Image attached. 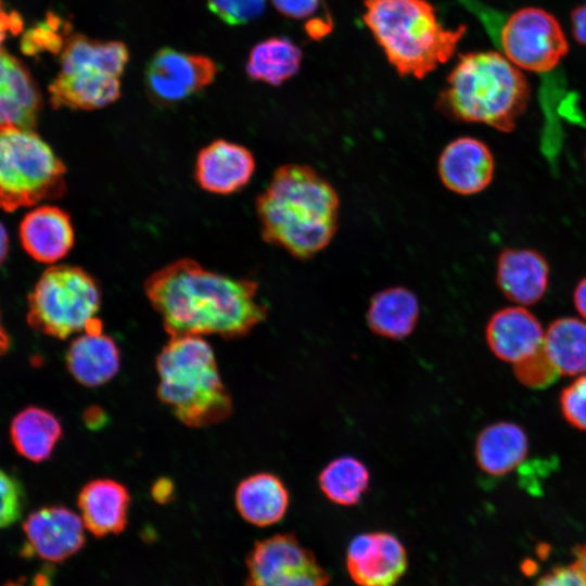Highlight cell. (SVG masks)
Listing matches in <instances>:
<instances>
[{"instance_id":"6da1fadb","label":"cell","mask_w":586,"mask_h":586,"mask_svg":"<svg viewBox=\"0 0 586 586\" xmlns=\"http://www.w3.org/2000/svg\"><path fill=\"white\" fill-rule=\"evenodd\" d=\"M144 292L170 337L219 335L239 339L266 320L258 283L208 270L180 258L154 271Z\"/></svg>"},{"instance_id":"7a4b0ae2","label":"cell","mask_w":586,"mask_h":586,"mask_svg":"<svg viewBox=\"0 0 586 586\" xmlns=\"http://www.w3.org/2000/svg\"><path fill=\"white\" fill-rule=\"evenodd\" d=\"M340 198L316 169L304 164L278 167L256 198L262 238L306 260L326 249L339 228Z\"/></svg>"},{"instance_id":"3957f363","label":"cell","mask_w":586,"mask_h":586,"mask_svg":"<svg viewBox=\"0 0 586 586\" xmlns=\"http://www.w3.org/2000/svg\"><path fill=\"white\" fill-rule=\"evenodd\" d=\"M530 92L520 68L502 53L470 52L460 55L447 76L436 107L453 120L509 132L524 113Z\"/></svg>"},{"instance_id":"277c9868","label":"cell","mask_w":586,"mask_h":586,"mask_svg":"<svg viewBox=\"0 0 586 586\" xmlns=\"http://www.w3.org/2000/svg\"><path fill=\"white\" fill-rule=\"evenodd\" d=\"M364 22L397 73L419 79L453 56L466 31L445 28L426 0H365Z\"/></svg>"},{"instance_id":"5b68a950","label":"cell","mask_w":586,"mask_h":586,"mask_svg":"<svg viewBox=\"0 0 586 586\" xmlns=\"http://www.w3.org/2000/svg\"><path fill=\"white\" fill-rule=\"evenodd\" d=\"M157 396L192 428L220 423L233 412L212 346L202 336H175L156 358Z\"/></svg>"},{"instance_id":"8992f818","label":"cell","mask_w":586,"mask_h":586,"mask_svg":"<svg viewBox=\"0 0 586 586\" xmlns=\"http://www.w3.org/2000/svg\"><path fill=\"white\" fill-rule=\"evenodd\" d=\"M66 167L34 129L0 131V209L13 212L66 192Z\"/></svg>"},{"instance_id":"52a82bcc","label":"cell","mask_w":586,"mask_h":586,"mask_svg":"<svg viewBox=\"0 0 586 586\" xmlns=\"http://www.w3.org/2000/svg\"><path fill=\"white\" fill-rule=\"evenodd\" d=\"M101 289L85 269L72 265L48 268L28 295L27 322L44 335L67 339L85 331L101 307Z\"/></svg>"},{"instance_id":"ba28073f","label":"cell","mask_w":586,"mask_h":586,"mask_svg":"<svg viewBox=\"0 0 586 586\" xmlns=\"http://www.w3.org/2000/svg\"><path fill=\"white\" fill-rule=\"evenodd\" d=\"M472 11H479L497 25L492 10L476 0H461ZM502 54L518 68L549 74L568 52L565 35L553 15L538 8H523L507 18H500L497 29H489Z\"/></svg>"},{"instance_id":"9c48e42d","label":"cell","mask_w":586,"mask_h":586,"mask_svg":"<svg viewBox=\"0 0 586 586\" xmlns=\"http://www.w3.org/2000/svg\"><path fill=\"white\" fill-rule=\"evenodd\" d=\"M243 586H327L329 573L293 533L255 542Z\"/></svg>"},{"instance_id":"30bf717a","label":"cell","mask_w":586,"mask_h":586,"mask_svg":"<svg viewBox=\"0 0 586 586\" xmlns=\"http://www.w3.org/2000/svg\"><path fill=\"white\" fill-rule=\"evenodd\" d=\"M217 73L218 65L206 55L163 48L149 61L144 84L155 104L170 106L202 92Z\"/></svg>"},{"instance_id":"8fae6325","label":"cell","mask_w":586,"mask_h":586,"mask_svg":"<svg viewBox=\"0 0 586 586\" xmlns=\"http://www.w3.org/2000/svg\"><path fill=\"white\" fill-rule=\"evenodd\" d=\"M407 565L406 548L387 532L361 533L346 550V569L358 586H394Z\"/></svg>"},{"instance_id":"7c38bea8","label":"cell","mask_w":586,"mask_h":586,"mask_svg":"<svg viewBox=\"0 0 586 586\" xmlns=\"http://www.w3.org/2000/svg\"><path fill=\"white\" fill-rule=\"evenodd\" d=\"M24 551L48 562H63L86 544L84 522L63 506H49L30 513L23 524Z\"/></svg>"},{"instance_id":"4fadbf2b","label":"cell","mask_w":586,"mask_h":586,"mask_svg":"<svg viewBox=\"0 0 586 586\" xmlns=\"http://www.w3.org/2000/svg\"><path fill=\"white\" fill-rule=\"evenodd\" d=\"M442 183L451 192L472 195L485 190L493 180L495 160L489 148L473 137L450 141L437 162Z\"/></svg>"},{"instance_id":"5bb4252c","label":"cell","mask_w":586,"mask_h":586,"mask_svg":"<svg viewBox=\"0 0 586 586\" xmlns=\"http://www.w3.org/2000/svg\"><path fill=\"white\" fill-rule=\"evenodd\" d=\"M42 95L25 64L0 48V131L34 129L42 110Z\"/></svg>"},{"instance_id":"9a60e30c","label":"cell","mask_w":586,"mask_h":586,"mask_svg":"<svg viewBox=\"0 0 586 586\" xmlns=\"http://www.w3.org/2000/svg\"><path fill=\"white\" fill-rule=\"evenodd\" d=\"M255 166L254 155L249 149L218 139L199 152L194 174L203 190L231 194L249 183Z\"/></svg>"},{"instance_id":"2e32d148","label":"cell","mask_w":586,"mask_h":586,"mask_svg":"<svg viewBox=\"0 0 586 586\" xmlns=\"http://www.w3.org/2000/svg\"><path fill=\"white\" fill-rule=\"evenodd\" d=\"M18 233L25 252L43 264L64 258L75 242L71 216L53 205H41L28 212L21 221Z\"/></svg>"},{"instance_id":"e0dca14e","label":"cell","mask_w":586,"mask_h":586,"mask_svg":"<svg viewBox=\"0 0 586 586\" xmlns=\"http://www.w3.org/2000/svg\"><path fill=\"white\" fill-rule=\"evenodd\" d=\"M545 330L539 320L523 306L496 311L488 320L485 339L492 353L502 361L515 364L538 351Z\"/></svg>"},{"instance_id":"ac0fdd59","label":"cell","mask_w":586,"mask_h":586,"mask_svg":"<svg viewBox=\"0 0 586 586\" xmlns=\"http://www.w3.org/2000/svg\"><path fill=\"white\" fill-rule=\"evenodd\" d=\"M496 281L501 293L521 306L538 303L549 281L546 258L530 249H506L497 259Z\"/></svg>"},{"instance_id":"d6986e66","label":"cell","mask_w":586,"mask_h":586,"mask_svg":"<svg viewBox=\"0 0 586 586\" xmlns=\"http://www.w3.org/2000/svg\"><path fill=\"white\" fill-rule=\"evenodd\" d=\"M77 506L87 531L94 537L122 533L128 523L130 494L112 479H95L82 486Z\"/></svg>"},{"instance_id":"ffe728a7","label":"cell","mask_w":586,"mask_h":586,"mask_svg":"<svg viewBox=\"0 0 586 586\" xmlns=\"http://www.w3.org/2000/svg\"><path fill=\"white\" fill-rule=\"evenodd\" d=\"M49 94L55 110H99L119 98L120 80L89 69H60L49 86Z\"/></svg>"},{"instance_id":"44dd1931","label":"cell","mask_w":586,"mask_h":586,"mask_svg":"<svg viewBox=\"0 0 586 586\" xmlns=\"http://www.w3.org/2000/svg\"><path fill=\"white\" fill-rule=\"evenodd\" d=\"M65 361L78 383L94 387L109 382L118 372L120 352L111 336L102 332H84L71 342Z\"/></svg>"},{"instance_id":"7402d4cb","label":"cell","mask_w":586,"mask_h":586,"mask_svg":"<svg viewBox=\"0 0 586 586\" xmlns=\"http://www.w3.org/2000/svg\"><path fill=\"white\" fill-rule=\"evenodd\" d=\"M420 318L417 295L405 286H390L374 293L368 305L369 330L383 339L400 341L416 329Z\"/></svg>"},{"instance_id":"603a6c76","label":"cell","mask_w":586,"mask_h":586,"mask_svg":"<svg viewBox=\"0 0 586 586\" xmlns=\"http://www.w3.org/2000/svg\"><path fill=\"white\" fill-rule=\"evenodd\" d=\"M528 451L525 431L509 421L485 426L476 436L474 457L477 467L488 475L502 476L520 466Z\"/></svg>"},{"instance_id":"cb8c5ba5","label":"cell","mask_w":586,"mask_h":586,"mask_svg":"<svg viewBox=\"0 0 586 586\" xmlns=\"http://www.w3.org/2000/svg\"><path fill=\"white\" fill-rule=\"evenodd\" d=\"M234 500L238 512L246 522L256 526H269L285 515L290 495L279 476L259 472L240 482Z\"/></svg>"},{"instance_id":"d4e9b609","label":"cell","mask_w":586,"mask_h":586,"mask_svg":"<svg viewBox=\"0 0 586 586\" xmlns=\"http://www.w3.org/2000/svg\"><path fill=\"white\" fill-rule=\"evenodd\" d=\"M10 436L20 455L40 462L51 456L62 436V425L52 412L30 406L13 418Z\"/></svg>"},{"instance_id":"484cf974","label":"cell","mask_w":586,"mask_h":586,"mask_svg":"<svg viewBox=\"0 0 586 586\" xmlns=\"http://www.w3.org/2000/svg\"><path fill=\"white\" fill-rule=\"evenodd\" d=\"M61 52L60 69H89L118 78L129 60L124 42L94 40L81 34L71 36Z\"/></svg>"},{"instance_id":"4316f807","label":"cell","mask_w":586,"mask_h":586,"mask_svg":"<svg viewBox=\"0 0 586 586\" xmlns=\"http://www.w3.org/2000/svg\"><path fill=\"white\" fill-rule=\"evenodd\" d=\"M302 58V50L291 39L270 37L252 48L246 74L253 80L280 86L298 72Z\"/></svg>"},{"instance_id":"83f0119b","label":"cell","mask_w":586,"mask_h":586,"mask_svg":"<svg viewBox=\"0 0 586 586\" xmlns=\"http://www.w3.org/2000/svg\"><path fill=\"white\" fill-rule=\"evenodd\" d=\"M543 346L559 374L586 372V322L574 317L556 319L545 331Z\"/></svg>"},{"instance_id":"f1b7e54d","label":"cell","mask_w":586,"mask_h":586,"mask_svg":"<svg viewBox=\"0 0 586 586\" xmlns=\"http://www.w3.org/2000/svg\"><path fill=\"white\" fill-rule=\"evenodd\" d=\"M370 471L354 456L332 459L318 474V486L324 497L339 506L359 504L370 486Z\"/></svg>"},{"instance_id":"f546056e","label":"cell","mask_w":586,"mask_h":586,"mask_svg":"<svg viewBox=\"0 0 586 586\" xmlns=\"http://www.w3.org/2000/svg\"><path fill=\"white\" fill-rule=\"evenodd\" d=\"M513 372L522 384L534 388L549 385L559 375L544 346L527 358L513 364Z\"/></svg>"},{"instance_id":"4dcf8cb0","label":"cell","mask_w":586,"mask_h":586,"mask_svg":"<svg viewBox=\"0 0 586 586\" xmlns=\"http://www.w3.org/2000/svg\"><path fill=\"white\" fill-rule=\"evenodd\" d=\"M266 0H207L208 9L228 25H244L258 17Z\"/></svg>"},{"instance_id":"1f68e13d","label":"cell","mask_w":586,"mask_h":586,"mask_svg":"<svg viewBox=\"0 0 586 586\" xmlns=\"http://www.w3.org/2000/svg\"><path fill=\"white\" fill-rule=\"evenodd\" d=\"M24 507L25 493L22 484L0 469V528L18 521Z\"/></svg>"},{"instance_id":"d6a6232c","label":"cell","mask_w":586,"mask_h":586,"mask_svg":"<svg viewBox=\"0 0 586 586\" xmlns=\"http://www.w3.org/2000/svg\"><path fill=\"white\" fill-rule=\"evenodd\" d=\"M560 407L564 419L572 426L586 432V373L562 390Z\"/></svg>"},{"instance_id":"836d02e7","label":"cell","mask_w":586,"mask_h":586,"mask_svg":"<svg viewBox=\"0 0 586 586\" xmlns=\"http://www.w3.org/2000/svg\"><path fill=\"white\" fill-rule=\"evenodd\" d=\"M65 23L60 17L50 16L44 23L30 30L24 40V49L34 53L37 51L59 52L65 44L61 28Z\"/></svg>"},{"instance_id":"e575fe53","label":"cell","mask_w":586,"mask_h":586,"mask_svg":"<svg viewBox=\"0 0 586 586\" xmlns=\"http://www.w3.org/2000/svg\"><path fill=\"white\" fill-rule=\"evenodd\" d=\"M534 586H586V582L573 563L556 566L540 576Z\"/></svg>"},{"instance_id":"d590c367","label":"cell","mask_w":586,"mask_h":586,"mask_svg":"<svg viewBox=\"0 0 586 586\" xmlns=\"http://www.w3.org/2000/svg\"><path fill=\"white\" fill-rule=\"evenodd\" d=\"M275 8L284 16L305 18L314 14L321 0H271Z\"/></svg>"},{"instance_id":"8d00e7d4","label":"cell","mask_w":586,"mask_h":586,"mask_svg":"<svg viewBox=\"0 0 586 586\" xmlns=\"http://www.w3.org/2000/svg\"><path fill=\"white\" fill-rule=\"evenodd\" d=\"M23 18L15 11H9L0 0V48L10 35H17L23 30Z\"/></svg>"},{"instance_id":"74e56055","label":"cell","mask_w":586,"mask_h":586,"mask_svg":"<svg viewBox=\"0 0 586 586\" xmlns=\"http://www.w3.org/2000/svg\"><path fill=\"white\" fill-rule=\"evenodd\" d=\"M571 22L574 38L586 46V2L573 11Z\"/></svg>"},{"instance_id":"f35d334b","label":"cell","mask_w":586,"mask_h":586,"mask_svg":"<svg viewBox=\"0 0 586 586\" xmlns=\"http://www.w3.org/2000/svg\"><path fill=\"white\" fill-rule=\"evenodd\" d=\"M151 494L155 501L168 502L174 494V484L169 479L161 477L153 484Z\"/></svg>"},{"instance_id":"ab89813d","label":"cell","mask_w":586,"mask_h":586,"mask_svg":"<svg viewBox=\"0 0 586 586\" xmlns=\"http://www.w3.org/2000/svg\"><path fill=\"white\" fill-rule=\"evenodd\" d=\"M2 586H52L50 575L47 572H39L33 577H20L15 581L7 582Z\"/></svg>"},{"instance_id":"60d3db41","label":"cell","mask_w":586,"mask_h":586,"mask_svg":"<svg viewBox=\"0 0 586 586\" xmlns=\"http://www.w3.org/2000/svg\"><path fill=\"white\" fill-rule=\"evenodd\" d=\"M573 302L577 313L586 320V277L576 285Z\"/></svg>"},{"instance_id":"b9f144b4","label":"cell","mask_w":586,"mask_h":586,"mask_svg":"<svg viewBox=\"0 0 586 586\" xmlns=\"http://www.w3.org/2000/svg\"><path fill=\"white\" fill-rule=\"evenodd\" d=\"M572 563L579 571L586 582V542L575 548L574 561Z\"/></svg>"},{"instance_id":"7bdbcfd3","label":"cell","mask_w":586,"mask_h":586,"mask_svg":"<svg viewBox=\"0 0 586 586\" xmlns=\"http://www.w3.org/2000/svg\"><path fill=\"white\" fill-rule=\"evenodd\" d=\"M9 251V237L5 227L0 222V266L4 262Z\"/></svg>"},{"instance_id":"ee69618b","label":"cell","mask_w":586,"mask_h":586,"mask_svg":"<svg viewBox=\"0 0 586 586\" xmlns=\"http://www.w3.org/2000/svg\"><path fill=\"white\" fill-rule=\"evenodd\" d=\"M10 336L2 323L1 311H0V356L4 355L10 348Z\"/></svg>"}]
</instances>
